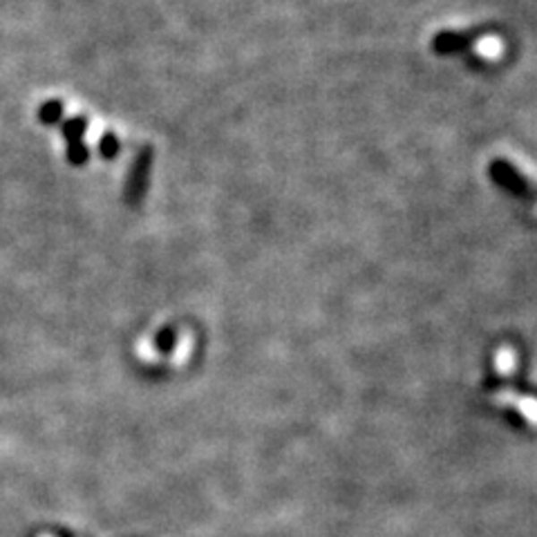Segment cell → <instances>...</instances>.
I'll return each mask as SVG.
<instances>
[{"label":"cell","instance_id":"obj_8","mask_svg":"<svg viewBox=\"0 0 537 537\" xmlns=\"http://www.w3.org/2000/svg\"><path fill=\"white\" fill-rule=\"evenodd\" d=\"M116 150V146H115V139L112 137H106L103 139V152H107V155H112V152Z\"/></svg>","mask_w":537,"mask_h":537},{"label":"cell","instance_id":"obj_5","mask_svg":"<svg viewBox=\"0 0 537 537\" xmlns=\"http://www.w3.org/2000/svg\"><path fill=\"white\" fill-rule=\"evenodd\" d=\"M495 370L499 371L501 376H508L517 370V354L513 352L510 347H501L495 352Z\"/></svg>","mask_w":537,"mask_h":537},{"label":"cell","instance_id":"obj_1","mask_svg":"<svg viewBox=\"0 0 537 537\" xmlns=\"http://www.w3.org/2000/svg\"><path fill=\"white\" fill-rule=\"evenodd\" d=\"M488 173H490L492 182L499 188H504L506 192L524 201H531V204H537V183L513 161L495 159L488 168Z\"/></svg>","mask_w":537,"mask_h":537},{"label":"cell","instance_id":"obj_4","mask_svg":"<svg viewBox=\"0 0 537 537\" xmlns=\"http://www.w3.org/2000/svg\"><path fill=\"white\" fill-rule=\"evenodd\" d=\"M474 52H477V56L492 61V58L501 56V52H504V43H501L499 38H495V36H477Z\"/></svg>","mask_w":537,"mask_h":537},{"label":"cell","instance_id":"obj_2","mask_svg":"<svg viewBox=\"0 0 537 537\" xmlns=\"http://www.w3.org/2000/svg\"><path fill=\"white\" fill-rule=\"evenodd\" d=\"M492 401H495L497 405L513 407V410L517 412V414L522 416L528 425L537 428V398L535 396L517 392V389H513V388H504V389H497V392H492Z\"/></svg>","mask_w":537,"mask_h":537},{"label":"cell","instance_id":"obj_7","mask_svg":"<svg viewBox=\"0 0 537 537\" xmlns=\"http://www.w3.org/2000/svg\"><path fill=\"white\" fill-rule=\"evenodd\" d=\"M58 115H61V106H58V103H47V106L43 107V112H40L43 121L58 119Z\"/></svg>","mask_w":537,"mask_h":537},{"label":"cell","instance_id":"obj_3","mask_svg":"<svg viewBox=\"0 0 537 537\" xmlns=\"http://www.w3.org/2000/svg\"><path fill=\"white\" fill-rule=\"evenodd\" d=\"M474 43H477V38H473V36L468 34V31H439L437 36H434L432 40V49L437 54H456L461 52V49L470 47Z\"/></svg>","mask_w":537,"mask_h":537},{"label":"cell","instance_id":"obj_6","mask_svg":"<svg viewBox=\"0 0 537 537\" xmlns=\"http://www.w3.org/2000/svg\"><path fill=\"white\" fill-rule=\"evenodd\" d=\"M192 352V340L191 334H183V338L177 343V349L173 352V365H182L188 358V354Z\"/></svg>","mask_w":537,"mask_h":537},{"label":"cell","instance_id":"obj_9","mask_svg":"<svg viewBox=\"0 0 537 537\" xmlns=\"http://www.w3.org/2000/svg\"><path fill=\"white\" fill-rule=\"evenodd\" d=\"M43 537H52V535H43Z\"/></svg>","mask_w":537,"mask_h":537}]
</instances>
